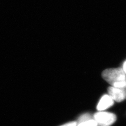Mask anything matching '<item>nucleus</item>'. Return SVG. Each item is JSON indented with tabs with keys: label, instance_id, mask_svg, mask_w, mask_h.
I'll list each match as a JSON object with an SVG mask.
<instances>
[{
	"label": "nucleus",
	"instance_id": "2",
	"mask_svg": "<svg viewBox=\"0 0 126 126\" xmlns=\"http://www.w3.org/2000/svg\"><path fill=\"white\" fill-rule=\"evenodd\" d=\"M94 119L97 126H110L116 121L117 117L112 113L100 111L94 114Z\"/></svg>",
	"mask_w": 126,
	"mask_h": 126
},
{
	"label": "nucleus",
	"instance_id": "1",
	"mask_svg": "<svg viewBox=\"0 0 126 126\" xmlns=\"http://www.w3.org/2000/svg\"><path fill=\"white\" fill-rule=\"evenodd\" d=\"M102 77L112 87L126 89V74L123 68L106 69L102 72Z\"/></svg>",
	"mask_w": 126,
	"mask_h": 126
},
{
	"label": "nucleus",
	"instance_id": "3",
	"mask_svg": "<svg viewBox=\"0 0 126 126\" xmlns=\"http://www.w3.org/2000/svg\"><path fill=\"white\" fill-rule=\"evenodd\" d=\"M108 93L114 101L119 102L126 99V89L111 86L108 88Z\"/></svg>",
	"mask_w": 126,
	"mask_h": 126
},
{
	"label": "nucleus",
	"instance_id": "8",
	"mask_svg": "<svg viewBox=\"0 0 126 126\" xmlns=\"http://www.w3.org/2000/svg\"><path fill=\"white\" fill-rule=\"evenodd\" d=\"M123 69V70H124L125 73L126 74V61L124 62V63Z\"/></svg>",
	"mask_w": 126,
	"mask_h": 126
},
{
	"label": "nucleus",
	"instance_id": "4",
	"mask_svg": "<svg viewBox=\"0 0 126 126\" xmlns=\"http://www.w3.org/2000/svg\"><path fill=\"white\" fill-rule=\"evenodd\" d=\"M114 100L109 94H105L101 97L99 102H98L97 108L98 110L102 111L107 109L113 105Z\"/></svg>",
	"mask_w": 126,
	"mask_h": 126
},
{
	"label": "nucleus",
	"instance_id": "6",
	"mask_svg": "<svg viewBox=\"0 0 126 126\" xmlns=\"http://www.w3.org/2000/svg\"><path fill=\"white\" fill-rule=\"evenodd\" d=\"M92 116L89 113H85L84 115H81L78 120V123L77 124L82 123V122H84L86 121H88L90 119H92Z\"/></svg>",
	"mask_w": 126,
	"mask_h": 126
},
{
	"label": "nucleus",
	"instance_id": "7",
	"mask_svg": "<svg viewBox=\"0 0 126 126\" xmlns=\"http://www.w3.org/2000/svg\"><path fill=\"white\" fill-rule=\"evenodd\" d=\"M77 122H70V123H67L66 124H64L63 125H62L61 126H77Z\"/></svg>",
	"mask_w": 126,
	"mask_h": 126
},
{
	"label": "nucleus",
	"instance_id": "5",
	"mask_svg": "<svg viewBox=\"0 0 126 126\" xmlns=\"http://www.w3.org/2000/svg\"><path fill=\"white\" fill-rule=\"evenodd\" d=\"M77 126H97V123L94 119L78 123Z\"/></svg>",
	"mask_w": 126,
	"mask_h": 126
}]
</instances>
